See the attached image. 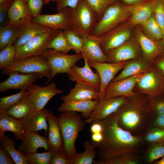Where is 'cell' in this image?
<instances>
[{
  "label": "cell",
  "mask_w": 164,
  "mask_h": 164,
  "mask_svg": "<svg viewBox=\"0 0 164 164\" xmlns=\"http://www.w3.org/2000/svg\"><path fill=\"white\" fill-rule=\"evenodd\" d=\"M58 120L63 137L64 151L73 164V159L77 153L76 139L79 132L84 129L86 123L77 112L74 111L62 112Z\"/></svg>",
  "instance_id": "cell-3"
},
{
  "label": "cell",
  "mask_w": 164,
  "mask_h": 164,
  "mask_svg": "<svg viewBox=\"0 0 164 164\" xmlns=\"http://www.w3.org/2000/svg\"><path fill=\"white\" fill-rule=\"evenodd\" d=\"M143 74L140 73L115 82H110L105 89L103 97L111 98L133 96L135 93L133 91V88Z\"/></svg>",
  "instance_id": "cell-12"
},
{
  "label": "cell",
  "mask_w": 164,
  "mask_h": 164,
  "mask_svg": "<svg viewBox=\"0 0 164 164\" xmlns=\"http://www.w3.org/2000/svg\"><path fill=\"white\" fill-rule=\"evenodd\" d=\"M163 11L164 12V5H163Z\"/></svg>",
  "instance_id": "cell-61"
},
{
  "label": "cell",
  "mask_w": 164,
  "mask_h": 164,
  "mask_svg": "<svg viewBox=\"0 0 164 164\" xmlns=\"http://www.w3.org/2000/svg\"><path fill=\"white\" fill-rule=\"evenodd\" d=\"M164 155V144L155 143L150 144L145 153V159L147 163L151 164Z\"/></svg>",
  "instance_id": "cell-42"
},
{
  "label": "cell",
  "mask_w": 164,
  "mask_h": 164,
  "mask_svg": "<svg viewBox=\"0 0 164 164\" xmlns=\"http://www.w3.org/2000/svg\"><path fill=\"white\" fill-rule=\"evenodd\" d=\"M60 29L50 28L16 49L15 60L43 56L48 49L49 43L58 33Z\"/></svg>",
  "instance_id": "cell-6"
},
{
  "label": "cell",
  "mask_w": 164,
  "mask_h": 164,
  "mask_svg": "<svg viewBox=\"0 0 164 164\" xmlns=\"http://www.w3.org/2000/svg\"><path fill=\"white\" fill-rule=\"evenodd\" d=\"M50 164H72L64 151L58 150L53 152Z\"/></svg>",
  "instance_id": "cell-48"
},
{
  "label": "cell",
  "mask_w": 164,
  "mask_h": 164,
  "mask_svg": "<svg viewBox=\"0 0 164 164\" xmlns=\"http://www.w3.org/2000/svg\"><path fill=\"white\" fill-rule=\"evenodd\" d=\"M7 75L9 77L0 83V91L5 92L10 89L27 91L29 87L39 78L35 73L19 74L17 71H12Z\"/></svg>",
  "instance_id": "cell-19"
},
{
  "label": "cell",
  "mask_w": 164,
  "mask_h": 164,
  "mask_svg": "<svg viewBox=\"0 0 164 164\" xmlns=\"http://www.w3.org/2000/svg\"><path fill=\"white\" fill-rule=\"evenodd\" d=\"M48 111L46 108L41 110H36L26 117L18 119L24 132H38L44 129L45 136L47 135L48 128L46 122V114Z\"/></svg>",
  "instance_id": "cell-22"
},
{
  "label": "cell",
  "mask_w": 164,
  "mask_h": 164,
  "mask_svg": "<svg viewBox=\"0 0 164 164\" xmlns=\"http://www.w3.org/2000/svg\"><path fill=\"white\" fill-rule=\"evenodd\" d=\"M99 101L87 100L63 102L58 108L60 112L74 111L81 112L82 117L87 119Z\"/></svg>",
  "instance_id": "cell-29"
},
{
  "label": "cell",
  "mask_w": 164,
  "mask_h": 164,
  "mask_svg": "<svg viewBox=\"0 0 164 164\" xmlns=\"http://www.w3.org/2000/svg\"><path fill=\"white\" fill-rule=\"evenodd\" d=\"M135 38L140 48L142 57L151 66L158 56L164 54V47L159 42L147 37L139 29L135 31Z\"/></svg>",
  "instance_id": "cell-16"
},
{
  "label": "cell",
  "mask_w": 164,
  "mask_h": 164,
  "mask_svg": "<svg viewBox=\"0 0 164 164\" xmlns=\"http://www.w3.org/2000/svg\"><path fill=\"white\" fill-rule=\"evenodd\" d=\"M126 5H130L137 3L142 0H121Z\"/></svg>",
  "instance_id": "cell-56"
},
{
  "label": "cell",
  "mask_w": 164,
  "mask_h": 164,
  "mask_svg": "<svg viewBox=\"0 0 164 164\" xmlns=\"http://www.w3.org/2000/svg\"><path fill=\"white\" fill-rule=\"evenodd\" d=\"M60 29L58 33L49 43L48 48L67 54L71 49L68 43L64 31Z\"/></svg>",
  "instance_id": "cell-36"
},
{
  "label": "cell",
  "mask_w": 164,
  "mask_h": 164,
  "mask_svg": "<svg viewBox=\"0 0 164 164\" xmlns=\"http://www.w3.org/2000/svg\"><path fill=\"white\" fill-rule=\"evenodd\" d=\"M159 75L158 71L152 67L151 70L144 73L137 82L133 91L145 94L150 98L159 96L161 90V79Z\"/></svg>",
  "instance_id": "cell-13"
},
{
  "label": "cell",
  "mask_w": 164,
  "mask_h": 164,
  "mask_svg": "<svg viewBox=\"0 0 164 164\" xmlns=\"http://www.w3.org/2000/svg\"><path fill=\"white\" fill-rule=\"evenodd\" d=\"M140 135L142 142L150 144L164 143V129L151 127Z\"/></svg>",
  "instance_id": "cell-37"
},
{
  "label": "cell",
  "mask_w": 164,
  "mask_h": 164,
  "mask_svg": "<svg viewBox=\"0 0 164 164\" xmlns=\"http://www.w3.org/2000/svg\"><path fill=\"white\" fill-rule=\"evenodd\" d=\"M152 66L157 71L164 75V54L160 56V57L155 60Z\"/></svg>",
  "instance_id": "cell-53"
},
{
  "label": "cell",
  "mask_w": 164,
  "mask_h": 164,
  "mask_svg": "<svg viewBox=\"0 0 164 164\" xmlns=\"http://www.w3.org/2000/svg\"><path fill=\"white\" fill-rule=\"evenodd\" d=\"M164 0H156L154 9L156 22L161 29L164 36Z\"/></svg>",
  "instance_id": "cell-45"
},
{
  "label": "cell",
  "mask_w": 164,
  "mask_h": 164,
  "mask_svg": "<svg viewBox=\"0 0 164 164\" xmlns=\"http://www.w3.org/2000/svg\"><path fill=\"white\" fill-rule=\"evenodd\" d=\"M83 146L84 151L81 153H77L73 160V164H92L94 159L98 154L91 140L84 142Z\"/></svg>",
  "instance_id": "cell-33"
},
{
  "label": "cell",
  "mask_w": 164,
  "mask_h": 164,
  "mask_svg": "<svg viewBox=\"0 0 164 164\" xmlns=\"http://www.w3.org/2000/svg\"><path fill=\"white\" fill-rule=\"evenodd\" d=\"M36 110V107L27 91L24 98L17 104L8 108L5 114L19 119Z\"/></svg>",
  "instance_id": "cell-31"
},
{
  "label": "cell",
  "mask_w": 164,
  "mask_h": 164,
  "mask_svg": "<svg viewBox=\"0 0 164 164\" xmlns=\"http://www.w3.org/2000/svg\"><path fill=\"white\" fill-rule=\"evenodd\" d=\"M0 164H15L10 155L1 145H0Z\"/></svg>",
  "instance_id": "cell-51"
},
{
  "label": "cell",
  "mask_w": 164,
  "mask_h": 164,
  "mask_svg": "<svg viewBox=\"0 0 164 164\" xmlns=\"http://www.w3.org/2000/svg\"><path fill=\"white\" fill-rule=\"evenodd\" d=\"M14 71L22 74L36 73L40 79L44 77L49 78L51 76V70L47 60L43 56L15 60L9 66L2 69V72L3 74L7 75Z\"/></svg>",
  "instance_id": "cell-7"
},
{
  "label": "cell",
  "mask_w": 164,
  "mask_h": 164,
  "mask_svg": "<svg viewBox=\"0 0 164 164\" xmlns=\"http://www.w3.org/2000/svg\"><path fill=\"white\" fill-rule=\"evenodd\" d=\"M19 28L8 25L0 26V50L10 43L14 44L19 37Z\"/></svg>",
  "instance_id": "cell-35"
},
{
  "label": "cell",
  "mask_w": 164,
  "mask_h": 164,
  "mask_svg": "<svg viewBox=\"0 0 164 164\" xmlns=\"http://www.w3.org/2000/svg\"><path fill=\"white\" fill-rule=\"evenodd\" d=\"M140 161L136 153L128 152L113 156L102 164H137Z\"/></svg>",
  "instance_id": "cell-40"
},
{
  "label": "cell",
  "mask_w": 164,
  "mask_h": 164,
  "mask_svg": "<svg viewBox=\"0 0 164 164\" xmlns=\"http://www.w3.org/2000/svg\"><path fill=\"white\" fill-rule=\"evenodd\" d=\"M162 143L164 144V143Z\"/></svg>",
  "instance_id": "cell-62"
},
{
  "label": "cell",
  "mask_w": 164,
  "mask_h": 164,
  "mask_svg": "<svg viewBox=\"0 0 164 164\" xmlns=\"http://www.w3.org/2000/svg\"><path fill=\"white\" fill-rule=\"evenodd\" d=\"M106 62L119 63L142 57L140 48L135 38H131L119 46L107 51Z\"/></svg>",
  "instance_id": "cell-10"
},
{
  "label": "cell",
  "mask_w": 164,
  "mask_h": 164,
  "mask_svg": "<svg viewBox=\"0 0 164 164\" xmlns=\"http://www.w3.org/2000/svg\"><path fill=\"white\" fill-rule=\"evenodd\" d=\"M16 49L14 44L11 43L0 51V69L5 68L15 60Z\"/></svg>",
  "instance_id": "cell-38"
},
{
  "label": "cell",
  "mask_w": 164,
  "mask_h": 164,
  "mask_svg": "<svg viewBox=\"0 0 164 164\" xmlns=\"http://www.w3.org/2000/svg\"><path fill=\"white\" fill-rule=\"evenodd\" d=\"M126 61L119 63H99L92 60H88L90 67L94 68L98 72L101 80V86L97 100L104 96L105 89L108 84L120 70L123 69Z\"/></svg>",
  "instance_id": "cell-15"
},
{
  "label": "cell",
  "mask_w": 164,
  "mask_h": 164,
  "mask_svg": "<svg viewBox=\"0 0 164 164\" xmlns=\"http://www.w3.org/2000/svg\"><path fill=\"white\" fill-rule=\"evenodd\" d=\"M31 100L37 110L43 109L49 101L54 96L60 94L63 91L57 89L56 84L53 82L44 87L32 84L27 89Z\"/></svg>",
  "instance_id": "cell-18"
},
{
  "label": "cell",
  "mask_w": 164,
  "mask_h": 164,
  "mask_svg": "<svg viewBox=\"0 0 164 164\" xmlns=\"http://www.w3.org/2000/svg\"><path fill=\"white\" fill-rule=\"evenodd\" d=\"M7 131L13 132L16 139L22 140L24 138L25 132L18 120L5 113L0 114V141L3 139Z\"/></svg>",
  "instance_id": "cell-28"
},
{
  "label": "cell",
  "mask_w": 164,
  "mask_h": 164,
  "mask_svg": "<svg viewBox=\"0 0 164 164\" xmlns=\"http://www.w3.org/2000/svg\"><path fill=\"white\" fill-rule=\"evenodd\" d=\"M159 41L161 45L164 47V36Z\"/></svg>",
  "instance_id": "cell-58"
},
{
  "label": "cell",
  "mask_w": 164,
  "mask_h": 164,
  "mask_svg": "<svg viewBox=\"0 0 164 164\" xmlns=\"http://www.w3.org/2000/svg\"><path fill=\"white\" fill-rule=\"evenodd\" d=\"M152 66L142 56L137 59L126 61L123 70L117 76L114 77L110 82H113L121 79L140 73L150 71Z\"/></svg>",
  "instance_id": "cell-27"
},
{
  "label": "cell",
  "mask_w": 164,
  "mask_h": 164,
  "mask_svg": "<svg viewBox=\"0 0 164 164\" xmlns=\"http://www.w3.org/2000/svg\"><path fill=\"white\" fill-rule=\"evenodd\" d=\"M140 25L143 33L151 39L159 41L163 36L162 31L156 21L154 12L147 20Z\"/></svg>",
  "instance_id": "cell-32"
},
{
  "label": "cell",
  "mask_w": 164,
  "mask_h": 164,
  "mask_svg": "<svg viewBox=\"0 0 164 164\" xmlns=\"http://www.w3.org/2000/svg\"><path fill=\"white\" fill-rule=\"evenodd\" d=\"M27 92L21 90L18 93L0 98V114H4L8 108L19 102L24 97Z\"/></svg>",
  "instance_id": "cell-41"
},
{
  "label": "cell",
  "mask_w": 164,
  "mask_h": 164,
  "mask_svg": "<svg viewBox=\"0 0 164 164\" xmlns=\"http://www.w3.org/2000/svg\"><path fill=\"white\" fill-rule=\"evenodd\" d=\"M84 65L79 67L76 64L68 72L67 77L72 81H81L99 91L101 86V80L99 75L97 71L94 73L90 68L88 60L83 56Z\"/></svg>",
  "instance_id": "cell-17"
},
{
  "label": "cell",
  "mask_w": 164,
  "mask_h": 164,
  "mask_svg": "<svg viewBox=\"0 0 164 164\" xmlns=\"http://www.w3.org/2000/svg\"><path fill=\"white\" fill-rule=\"evenodd\" d=\"M97 13L98 22L101 19L106 9L119 0H85Z\"/></svg>",
  "instance_id": "cell-44"
},
{
  "label": "cell",
  "mask_w": 164,
  "mask_h": 164,
  "mask_svg": "<svg viewBox=\"0 0 164 164\" xmlns=\"http://www.w3.org/2000/svg\"><path fill=\"white\" fill-rule=\"evenodd\" d=\"M118 125L134 135L143 133L150 125L152 114L150 97L135 92L127 97L123 103L114 113Z\"/></svg>",
  "instance_id": "cell-2"
},
{
  "label": "cell",
  "mask_w": 164,
  "mask_h": 164,
  "mask_svg": "<svg viewBox=\"0 0 164 164\" xmlns=\"http://www.w3.org/2000/svg\"><path fill=\"white\" fill-rule=\"evenodd\" d=\"M102 126V140L99 143L91 142L98 150L99 161L93 163L102 164L115 155L128 152L137 153L143 143L140 135H134L118 125L114 113L101 121Z\"/></svg>",
  "instance_id": "cell-1"
},
{
  "label": "cell",
  "mask_w": 164,
  "mask_h": 164,
  "mask_svg": "<svg viewBox=\"0 0 164 164\" xmlns=\"http://www.w3.org/2000/svg\"><path fill=\"white\" fill-rule=\"evenodd\" d=\"M132 27L128 22L120 24L110 31L98 37L101 48L105 53L122 44L131 36Z\"/></svg>",
  "instance_id": "cell-9"
},
{
  "label": "cell",
  "mask_w": 164,
  "mask_h": 164,
  "mask_svg": "<svg viewBox=\"0 0 164 164\" xmlns=\"http://www.w3.org/2000/svg\"><path fill=\"white\" fill-rule=\"evenodd\" d=\"M13 0H7L0 5V25L5 26L9 25L7 16L9 9Z\"/></svg>",
  "instance_id": "cell-49"
},
{
  "label": "cell",
  "mask_w": 164,
  "mask_h": 164,
  "mask_svg": "<svg viewBox=\"0 0 164 164\" xmlns=\"http://www.w3.org/2000/svg\"><path fill=\"white\" fill-rule=\"evenodd\" d=\"M127 97L122 96L114 98H101L95 105L92 113L86 119V123L91 124L97 120L102 121L114 112L125 101Z\"/></svg>",
  "instance_id": "cell-11"
},
{
  "label": "cell",
  "mask_w": 164,
  "mask_h": 164,
  "mask_svg": "<svg viewBox=\"0 0 164 164\" xmlns=\"http://www.w3.org/2000/svg\"><path fill=\"white\" fill-rule=\"evenodd\" d=\"M51 1L54 2V0H44V4H48Z\"/></svg>",
  "instance_id": "cell-59"
},
{
  "label": "cell",
  "mask_w": 164,
  "mask_h": 164,
  "mask_svg": "<svg viewBox=\"0 0 164 164\" xmlns=\"http://www.w3.org/2000/svg\"><path fill=\"white\" fill-rule=\"evenodd\" d=\"M92 123L90 128V131L91 134L102 132V126L101 120L96 121Z\"/></svg>",
  "instance_id": "cell-54"
},
{
  "label": "cell",
  "mask_w": 164,
  "mask_h": 164,
  "mask_svg": "<svg viewBox=\"0 0 164 164\" xmlns=\"http://www.w3.org/2000/svg\"><path fill=\"white\" fill-rule=\"evenodd\" d=\"M70 7L64 8L56 14H40L33 18L32 22L55 29H71Z\"/></svg>",
  "instance_id": "cell-14"
},
{
  "label": "cell",
  "mask_w": 164,
  "mask_h": 164,
  "mask_svg": "<svg viewBox=\"0 0 164 164\" xmlns=\"http://www.w3.org/2000/svg\"><path fill=\"white\" fill-rule=\"evenodd\" d=\"M99 91L81 81L76 82L74 88L68 94L63 96V102L87 100H97ZM98 101V100H97Z\"/></svg>",
  "instance_id": "cell-24"
},
{
  "label": "cell",
  "mask_w": 164,
  "mask_h": 164,
  "mask_svg": "<svg viewBox=\"0 0 164 164\" xmlns=\"http://www.w3.org/2000/svg\"><path fill=\"white\" fill-rule=\"evenodd\" d=\"M7 0H0V5L1 4L4 2H5V1Z\"/></svg>",
  "instance_id": "cell-60"
},
{
  "label": "cell",
  "mask_w": 164,
  "mask_h": 164,
  "mask_svg": "<svg viewBox=\"0 0 164 164\" xmlns=\"http://www.w3.org/2000/svg\"><path fill=\"white\" fill-rule=\"evenodd\" d=\"M28 10L33 18L41 14L44 0H27Z\"/></svg>",
  "instance_id": "cell-47"
},
{
  "label": "cell",
  "mask_w": 164,
  "mask_h": 164,
  "mask_svg": "<svg viewBox=\"0 0 164 164\" xmlns=\"http://www.w3.org/2000/svg\"><path fill=\"white\" fill-rule=\"evenodd\" d=\"M43 56L47 60L51 70V76L45 84L49 83L57 74L67 73L76 63L83 58L81 53L69 55L50 49H48Z\"/></svg>",
  "instance_id": "cell-8"
},
{
  "label": "cell",
  "mask_w": 164,
  "mask_h": 164,
  "mask_svg": "<svg viewBox=\"0 0 164 164\" xmlns=\"http://www.w3.org/2000/svg\"><path fill=\"white\" fill-rule=\"evenodd\" d=\"M81 0H54L56 3L57 12H59L64 8L69 7L73 9L77 6Z\"/></svg>",
  "instance_id": "cell-50"
},
{
  "label": "cell",
  "mask_w": 164,
  "mask_h": 164,
  "mask_svg": "<svg viewBox=\"0 0 164 164\" xmlns=\"http://www.w3.org/2000/svg\"><path fill=\"white\" fill-rule=\"evenodd\" d=\"M159 97H150V108L152 116L164 114V99Z\"/></svg>",
  "instance_id": "cell-46"
},
{
  "label": "cell",
  "mask_w": 164,
  "mask_h": 164,
  "mask_svg": "<svg viewBox=\"0 0 164 164\" xmlns=\"http://www.w3.org/2000/svg\"><path fill=\"white\" fill-rule=\"evenodd\" d=\"M9 25L20 28L32 21V17L27 5V0H13L7 13Z\"/></svg>",
  "instance_id": "cell-20"
},
{
  "label": "cell",
  "mask_w": 164,
  "mask_h": 164,
  "mask_svg": "<svg viewBox=\"0 0 164 164\" xmlns=\"http://www.w3.org/2000/svg\"><path fill=\"white\" fill-rule=\"evenodd\" d=\"M156 0H142L130 5H125V9L131 14L128 22L133 27L147 20L154 12Z\"/></svg>",
  "instance_id": "cell-21"
},
{
  "label": "cell",
  "mask_w": 164,
  "mask_h": 164,
  "mask_svg": "<svg viewBox=\"0 0 164 164\" xmlns=\"http://www.w3.org/2000/svg\"><path fill=\"white\" fill-rule=\"evenodd\" d=\"M53 155L50 150L46 152L25 154V157L28 164H50Z\"/></svg>",
  "instance_id": "cell-43"
},
{
  "label": "cell",
  "mask_w": 164,
  "mask_h": 164,
  "mask_svg": "<svg viewBox=\"0 0 164 164\" xmlns=\"http://www.w3.org/2000/svg\"><path fill=\"white\" fill-rule=\"evenodd\" d=\"M121 0L109 5L101 20L93 28L91 34L100 37L125 22L131 16Z\"/></svg>",
  "instance_id": "cell-4"
},
{
  "label": "cell",
  "mask_w": 164,
  "mask_h": 164,
  "mask_svg": "<svg viewBox=\"0 0 164 164\" xmlns=\"http://www.w3.org/2000/svg\"><path fill=\"white\" fill-rule=\"evenodd\" d=\"M103 138V135L101 133H97L92 134L91 142L94 143H99L101 142Z\"/></svg>",
  "instance_id": "cell-55"
},
{
  "label": "cell",
  "mask_w": 164,
  "mask_h": 164,
  "mask_svg": "<svg viewBox=\"0 0 164 164\" xmlns=\"http://www.w3.org/2000/svg\"><path fill=\"white\" fill-rule=\"evenodd\" d=\"M25 137L22 140L18 150L24 154L36 152L39 148H43L45 151L50 150L46 136L39 135L38 132H25Z\"/></svg>",
  "instance_id": "cell-26"
},
{
  "label": "cell",
  "mask_w": 164,
  "mask_h": 164,
  "mask_svg": "<svg viewBox=\"0 0 164 164\" xmlns=\"http://www.w3.org/2000/svg\"><path fill=\"white\" fill-rule=\"evenodd\" d=\"M80 36L83 44V51L82 53L83 56L88 60L106 62L107 58L101 48L98 37L91 34H84Z\"/></svg>",
  "instance_id": "cell-23"
},
{
  "label": "cell",
  "mask_w": 164,
  "mask_h": 164,
  "mask_svg": "<svg viewBox=\"0 0 164 164\" xmlns=\"http://www.w3.org/2000/svg\"><path fill=\"white\" fill-rule=\"evenodd\" d=\"M71 29L80 36L91 34L98 22L95 11L85 0H81L74 9L70 8Z\"/></svg>",
  "instance_id": "cell-5"
},
{
  "label": "cell",
  "mask_w": 164,
  "mask_h": 164,
  "mask_svg": "<svg viewBox=\"0 0 164 164\" xmlns=\"http://www.w3.org/2000/svg\"><path fill=\"white\" fill-rule=\"evenodd\" d=\"M154 164H164V155L159 161H156L153 162Z\"/></svg>",
  "instance_id": "cell-57"
},
{
  "label": "cell",
  "mask_w": 164,
  "mask_h": 164,
  "mask_svg": "<svg viewBox=\"0 0 164 164\" xmlns=\"http://www.w3.org/2000/svg\"><path fill=\"white\" fill-rule=\"evenodd\" d=\"M50 28L32 21L19 28V37L14 44L15 49L24 45L37 34Z\"/></svg>",
  "instance_id": "cell-30"
},
{
  "label": "cell",
  "mask_w": 164,
  "mask_h": 164,
  "mask_svg": "<svg viewBox=\"0 0 164 164\" xmlns=\"http://www.w3.org/2000/svg\"><path fill=\"white\" fill-rule=\"evenodd\" d=\"M64 32L68 43L71 50L77 54H82L83 51V44L79 35L72 29L64 31Z\"/></svg>",
  "instance_id": "cell-39"
},
{
  "label": "cell",
  "mask_w": 164,
  "mask_h": 164,
  "mask_svg": "<svg viewBox=\"0 0 164 164\" xmlns=\"http://www.w3.org/2000/svg\"><path fill=\"white\" fill-rule=\"evenodd\" d=\"M14 140L12 138L5 136L0 141V145L10 155L16 164H28L25 154L17 150L15 148Z\"/></svg>",
  "instance_id": "cell-34"
},
{
  "label": "cell",
  "mask_w": 164,
  "mask_h": 164,
  "mask_svg": "<svg viewBox=\"0 0 164 164\" xmlns=\"http://www.w3.org/2000/svg\"><path fill=\"white\" fill-rule=\"evenodd\" d=\"M151 124L152 127L164 129V114L152 116Z\"/></svg>",
  "instance_id": "cell-52"
},
{
  "label": "cell",
  "mask_w": 164,
  "mask_h": 164,
  "mask_svg": "<svg viewBox=\"0 0 164 164\" xmlns=\"http://www.w3.org/2000/svg\"><path fill=\"white\" fill-rule=\"evenodd\" d=\"M48 123V143L50 150L53 152L64 150V143L58 118L50 111L46 114Z\"/></svg>",
  "instance_id": "cell-25"
}]
</instances>
